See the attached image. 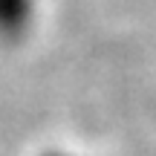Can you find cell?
<instances>
[{
    "label": "cell",
    "mask_w": 156,
    "mask_h": 156,
    "mask_svg": "<svg viewBox=\"0 0 156 156\" xmlns=\"http://www.w3.org/2000/svg\"><path fill=\"white\" fill-rule=\"evenodd\" d=\"M35 20V0H0V38L17 41Z\"/></svg>",
    "instance_id": "1"
}]
</instances>
